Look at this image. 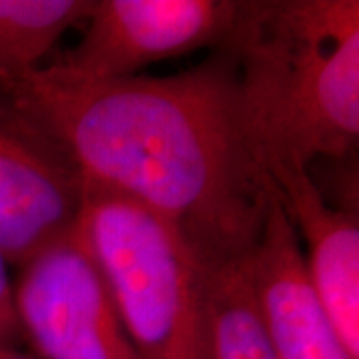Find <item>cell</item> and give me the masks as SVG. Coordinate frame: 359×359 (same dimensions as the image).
Masks as SVG:
<instances>
[{"instance_id":"6da1fadb","label":"cell","mask_w":359,"mask_h":359,"mask_svg":"<svg viewBox=\"0 0 359 359\" xmlns=\"http://www.w3.org/2000/svg\"><path fill=\"white\" fill-rule=\"evenodd\" d=\"M0 100L65 154L82 188L148 208L208 266L256 242L276 188L245 130L226 48L168 76L78 80L42 66L0 84Z\"/></svg>"},{"instance_id":"7a4b0ae2","label":"cell","mask_w":359,"mask_h":359,"mask_svg":"<svg viewBox=\"0 0 359 359\" xmlns=\"http://www.w3.org/2000/svg\"><path fill=\"white\" fill-rule=\"evenodd\" d=\"M222 48L268 176L358 150V0H242Z\"/></svg>"},{"instance_id":"3957f363","label":"cell","mask_w":359,"mask_h":359,"mask_svg":"<svg viewBox=\"0 0 359 359\" xmlns=\"http://www.w3.org/2000/svg\"><path fill=\"white\" fill-rule=\"evenodd\" d=\"M78 228L140 359H214L208 264L178 228L94 188L82 192Z\"/></svg>"},{"instance_id":"277c9868","label":"cell","mask_w":359,"mask_h":359,"mask_svg":"<svg viewBox=\"0 0 359 359\" xmlns=\"http://www.w3.org/2000/svg\"><path fill=\"white\" fill-rule=\"evenodd\" d=\"M14 309L39 359H140L78 222L18 268Z\"/></svg>"},{"instance_id":"5b68a950","label":"cell","mask_w":359,"mask_h":359,"mask_svg":"<svg viewBox=\"0 0 359 359\" xmlns=\"http://www.w3.org/2000/svg\"><path fill=\"white\" fill-rule=\"evenodd\" d=\"M240 6L242 0H94L82 39L44 66L78 80L138 76L158 62L222 48Z\"/></svg>"},{"instance_id":"8992f818","label":"cell","mask_w":359,"mask_h":359,"mask_svg":"<svg viewBox=\"0 0 359 359\" xmlns=\"http://www.w3.org/2000/svg\"><path fill=\"white\" fill-rule=\"evenodd\" d=\"M82 182L34 124L0 100V254L20 268L76 226Z\"/></svg>"},{"instance_id":"52a82bcc","label":"cell","mask_w":359,"mask_h":359,"mask_svg":"<svg viewBox=\"0 0 359 359\" xmlns=\"http://www.w3.org/2000/svg\"><path fill=\"white\" fill-rule=\"evenodd\" d=\"M240 268L273 358L353 359L309 282L294 224L276 190Z\"/></svg>"},{"instance_id":"ba28073f","label":"cell","mask_w":359,"mask_h":359,"mask_svg":"<svg viewBox=\"0 0 359 359\" xmlns=\"http://www.w3.org/2000/svg\"><path fill=\"white\" fill-rule=\"evenodd\" d=\"M290 216L306 271L335 332L353 359H359V218L334 205L309 170L269 174Z\"/></svg>"},{"instance_id":"9c48e42d","label":"cell","mask_w":359,"mask_h":359,"mask_svg":"<svg viewBox=\"0 0 359 359\" xmlns=\"http://www.w3.org/2000/svg\"><path fill=\"white\" fill-rule=\"evenodd\" d=\"M94 0H0V84L44 66L72 26L82 25Z\"/></svg>"},{"instance_id":"30bf717a","label":"cell","mask_w":359,"mask_h":359,"mask_svg":"<svg viewBox=\"0 0 359 359\" xmlns=\"http://www.w3.org/2000/svg\"><path fill=\"white\" fill-rule=\"evenodd\" d=\"M214 359H276L250 299L240 259L208 266Z\"/></svg>"},{"instance_id":"8fae6325","label":"cell","mask_w":359,"mask_h":359,"mask_svg":"<svg viewBox=\"0 0 359 359\" xmlns=\"http://www.w3.org/2000/svg\"><path fill=\"white\" fill-rule=\"evenodd\" d=\"M8 268L6 257L0 254V344L20 346L22 335L14 309V282Z\"/></svg>"},{"instance_id":"7c38bea8","label":"cell","mask_w":359,"mask_h":359,"mask_svg":"<svg viewBox=\"0 0 359 359\" xmlns=\"http://www.w3.org/2000/svg\"><path fill=\"white\" fill-rule=\"evenodd\" d=\"M0 359H39L34 353H26L20 346L13 344H0Z\"/></svg>"}]
</instances>
